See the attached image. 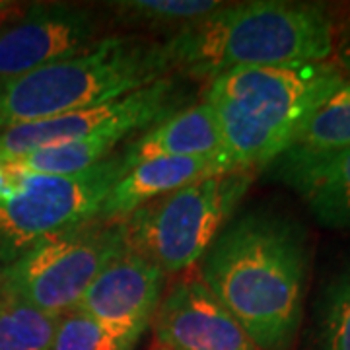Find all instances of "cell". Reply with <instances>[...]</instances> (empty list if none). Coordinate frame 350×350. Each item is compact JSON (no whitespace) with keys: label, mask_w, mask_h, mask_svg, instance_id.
I'll return each instance as SVG.
<instances>
[{"label":"cell","mask_w":350,"mask_h":350,"mask_svg":"<svg viewBox=\"0 0 350 350\" xmlns=\"http://www.w3.org/2000/svg\"><path fill=\"white\" fill-rule=\"evenodd\" d=\"M310 276L306 232L259 211L230 220L200 259L199 278L259 350H290Z\"/></svg>","instance_id":"1"},{"label":"cell","mask_w":350,"mask_h":350,"mask_svg":"<svg viewBox=\"0 0 350 350\" xmlns=\"http://www.w3.org/2000/svg\"><path fill=\"white\" fill-rule=\"evenodd\" d=\"M335 25L331 10L315 2L222 4L165 39V49L174 75L211 82L239 68L331 61Z\"/></svg>","instance_id":"2"},{"label":"cell","mask_w":350,"mask_h":350,"mask_svg":"<svg viewBox=\"0 0 350 350\" xmlns=\"http://www.w3.org/2000/svg\"><path fill=\"white\" fill-rule=\"evenodd\" d=\"M342 80L333 61L239 68L211 80L202 101L214 111L232 167L257 174L292 148Z\"/></svg>","instance_id":"3"},{"label":"cell","mask_w":350,"mask_h":350,"mask_svg":"<svg viewBox=\"0 0 350 350\" xmlns=\"http://www.w3.org/2000/svg\"><path fill=\"white\" fill-rule=\"evenodd\" d=\"M172 72L165 41L107 36L70 59L0 80V133L117 100Z\"/></svg>","instance_id":"4"},{"label":"cell","mask_w":350,"mask_h":350,"mask_svg":"<svg viewBox=\"0 0 350 350\" xmlns=\"http://www.w3.org/2000/svg\"><path fill=\"white\" fill-rule=\"evenodd\" d=\"M255 172H226L193 181L146 202L123 220L126 247L165 276L195 267L232 220Z\"/></svg>","instance_id":"5"},{"label":"cell","mask_w":350,"mask_h":350,"mask_svg":"<svg viewBox=\"0 0 350 350\" xmlns=\"http://www.w3.org/2000/svg\"><path fill=\"white\" fill-rule=\"evenodd\" d=\"M123 174L121 150L72 175L27 174L14 167L12 181L0 191V269L39 243L98 218Z\"/></svg>","instance_id":"6"},{"label":"cell","mask_w":350,"mask_h":350,"mask_svg":"<svg viewBox=\"0 0 350 350\" xmlns=\"http://www.w3.org/2000/svg\"><path fill=\"white\" fill-rule=\"evenodd\" d=\"M125 245L121 222L94 218L39 243L2 267L0 296L63 315L75 310L101 269Z\"/></svg>","instance_id":"7"},{"label":"cell","mask_w":350,"mask_h":350,"mask_svg":"<svg viewBox=\"0 0 350 350\" xmlns=\"http://www.w3.org/2000/svg\"><path fill=\"white\" fill-rule=\"evenodd\" d=\"M179 78L181 76L170 75L117 100L10 126L0 133V160H14L29 152L105 133L137 137L163 117L187 107V92Z\"/></svg>","instance_id":"8"},{"label":"cell","mask_w":350,"mask_h":350,"mask_svg":"<svg viewBox=\"0 0 350 350\" xmlns=\"http://www.w3.org/2000/svg\"><path fill=\"white\" fill-rule=\"evenodd\" d=\"M94 14L72 4H31L0 24V80L70 59L98 41Z\"/></svg>","instance_id":"9"},{"label":"cell","mask_w":350,"mask_h":350,"mask_svg":"<svg viewBox=\"0 0 350 350\" xmlns=\"http://www.w3.org/2000/svg\"><path fill=\"white\" fill-rule=\"evenodd\" d=\"M154 335L167 350H259L199 276H185L163 294Z\"/></svg>","instance_id":"10"},{"label":"cell","mask_w":350,"mask_h":350,"mask_svg":"<svg viewBox=\"0 0 350 350\" xmlns=\"http://www.w3.org/2000/svg\"><path fill=\"white\" fill-rule=\"evenodd\" d=\"M163 284L162 269L125 245L94 278L76 310L140 338L154 321L163 298Z\"/></svg>","instance_id":"11"},{"label":"cell","mask_w":350,"mask_h":350,"mask_svg":"<svg viewBox=\"0 0 350 350\" xmlns=\"http://www.w3.org/2000/svg\"><path fill=\"white\" fill-rule=\"evenodd\" d=\"M269 167L319 224L350 232V148L319 154L286 150Z\"/></svg>","instance_id":"12"},{"label":"cell","mask_w":350,"mask_h":350,"mask_svg":"<svg viewBox=\"0 0 350 350\" xmlns=\"http://www.w3.org/2000/svg\"><path fill=\"white\" fill-rule=\"evenodd\" d=\"M236 172L224 152L191 158H152L121 175L101 204L98 218L123 222L146 202L211 175Z\"/></svg>","instance_id":"13"},{"label":"cell","mask_w":350,"mask_h":350,"mask_svg":"<svg viewBox=\"0 0 350 350\" xmlns=\"http://www.w3.org/2000/svg\"><path fill=\"white\" fill-rule=\"evenodd\" d=\"M224 152L220 126L208 103L187 105L125 142V172L152 158H191Z\"/></svg>","instance_id":"14"},{"label":"cell","mask_w":350,"mask_h":350,"mask_svg":"<svg viewBox=\"0 0 350 350\" xmlns=\"http://www.w3.org/2000/svg\"><path fill=\"white\" fill-rule=\"evenodd\" d=\"M222 4L218 0H121L107 6L126 25L175 36L216 12Z\"/></svg>","instance_id":"15"},{"label":"cell","mask_w":350,"mask_h":350,"mask_svg":"<svg viewBox=\"0 0 350 350\" xmlns=\"http://www.w3.org/2000/svg\"><path fill=\"white\" fill-rule=\"evenodd\" d=\"M350 148V82L342 80L310 115L292 148L300 152H335Z\"/></svg>","instance_id":"16"},{"label":"cell","mask_w":350,"mask_h":350,"mask_svg":"<svg viewBox=\"0 0 350 350\" xmlns=\"http://www.w3.org/2000/svg\"><path fill=\"white\" fill-rule=\"evenodd\" d=\"M59 317L0 296V350H51Z\"/></svg>","instance_id":"17"},{"label":"cell","mask_w":350,"mask_h":350,"mask_svg":"<svg viewBox=\"0 0 350 350\" xmlns=\"http://www.w3.org/2000/svg\"><path fill=\"white\" fill-rule=\"evenodd\" d=\"M315 350H350V262L327 282L317 301Z\"/></svg>","instance_id":"18"},{"label":"cell","mask_w":350,"mask_h":350,"mask_svg":"<svg viewBox=\"0 0 350 350\" xmlns=\"http://www.w3.org/2000/svg\"><path fill=\"white\" fill-rule=\"evenodd\" d=\"M138 340L75 308L59 317L51 350H135Z\"/></svg>","instance_id":"19"},{"label":"cell","mask_w":350,"mask_h":350,"mask_svg":"<svg viewBox=\"0 0 350 350\" xmlns=\"http://www.w3.org/2000/svg\"><path fill=\"white\" fill-rule=\"evenodd\" d=\"M331 61L340 70L342 78L350 82V16L335 25V47Z\"/></svg>","instance_id":"20"},{"label":"cell","mask_w":350,"mask_h":350,"mask_svg":"<svg viewBox=\"0 0 350 350\" xmlns=\"http://www.w3.org/2000/svg\"><path fill=\"white\" fill-rule=\"evenodd\" d=\"M18 12H20V6L18 4H14V2H2L0 0V24L6 22V20H10Z\"/></svg>","instance_id":"21"},{"label":"cell","mask_w":350,"mask_h":350,"mask_svg":"<svg viewBox=\"0 0 350 350\" xmlns=\"http://www.w3.org/2000/svg\"><path fill=\"white\" fill-rule=\"evenodd\" d=\"M154 350H167V349H160V347H158V349H154Z\"/></svg>","instance_id":"22"}]
</instances>
